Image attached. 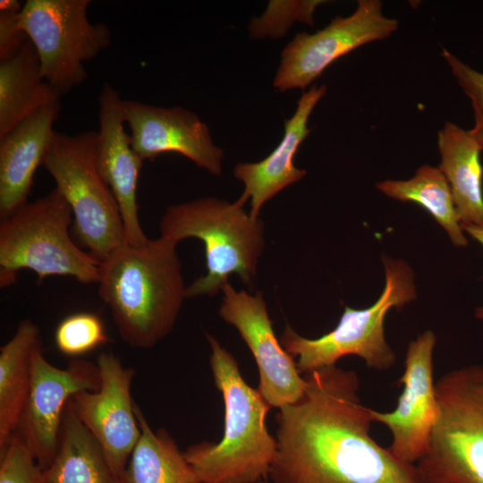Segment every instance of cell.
Listing matches in <instances>:
<instances>
[{
    "label": "cell",
    "instance_id": "cell-22",
    "mask_svg": "<svg viewBox=\"0 0 483 483\" xmlns=\"http://www.w3.org/2000/svg\"><path fill=\"white\" fill-rule=\"evenodd\" d=\"M40 342L38 326L23 319L0 348V450L18 426L30 391L33 352Z\"/></svg>",
    "mask_w": 483,
    "mask_h": 483
},
{
    "label": "cell",
    "instance_id": "cell-21",
    "mask_svg": "<svg viewBox=\"0 0 483 483\" xmlns=\"http://www.w3.org/2000/svg\"><path fill=\"white\" fill-rule=\"evenodd\" d=\"M62 96L43 79L38 54L28 39L13 57L0 60V137Z\"/></svg>",
    "mask_w": 483,
    "mask_h": 483
},
{
    "label": "cell",
    "instance_id": "cell-10",
    "mask_svg": "<svg viewBox=\"0 0 483 483\" xmlns=\"http://www.w3.org/2000/svg\"><path fill=\"white\" fill-rule=\"evenodd\" d=\"M399 27L382 13L379 0H359L349 16L335 17L312 34L297 33L285 46L273 86L280 92L304 89L335 61L373 41L390 37Z\"/></svg>",
    "mask_w": 483,
    "mask_h": 483
},
{
    "label": "cell",
    "instance_id": "cell-25",
    "mask_svg": "<svg viewBox=\"0 0 483 483\" xmlns=\"http://www.w3.org/2000/svg\"><path fill=\"white\" fill-rule=\"evenodd\" d=\"M108 341L102 319L91 312L69 315L58 324L55 331L57 349L71 357L86 354Z\"/></svg>",
    "mask_w": 483,
    "mask_h": 483
},
{
    "label": "cell",
    "instance_id": "cell-4",
    "mask_svg": "<svg viewBox=\"0 0 483 483\" xmlns=\"http://www.w3.org/2000/svg\"><path fill=\"white\" fill-rule=\"evenodd\" d=\"M242 195L233 203L215 197L168 206L159 223L160 237L178 244L194 237L205 245L207 274L186 288V298L213 296L236 274L249 285L263 251L264 225L252 217Z\"/></svg>",
    "mask_w": 483,
    "mask_h": 483
},
{
    "label": "cell",
    "instance_id": "cell-19",
    "mask_svg": "<svg viewBox=\"0 0 483 483\" xmlns=\"http://www.w3.org/2000/svg\"><path fill=\"white\" fill-rule=\"evenodd\" d=\"M437 145L438 169L450 186L462 227L483 225V166L479 143L470 131L446 122L437 133Z\"/></svg>",
    "mask_w": 483,
    "mask_h": 483
},
{
    "label": "cell",
    "instance_id": "cell-7",
    "mask_svg": "<svg viewBox=\"0 0 483 483\" xmlns=\"http://www.w3.org/2000/svg\"><path fill=\"white\" fill-rule=\"evenodd\" d=\"M438 418L415 463L420 483H483V364L451 369L436 382Z\"/></svg>",
    "mask_w": 483,
    "mask_h": 483
},
{
    "label": "cell",
    "instance_id": "cell-9",
    "mask_svg": "<svg viewBox=\"0 0 483 483\" xmlns=\"http://www.w3.org/2000/svg\"><path fill=\"white\" fill-rule=\"evenodd\" d=\"M90 0H27L19 14V27L38 56L43 79L62 95L88 78L84 63L107 48L112 32L103 22L87 16Z\"/></svg>",
    "mask_w": 483,
    "mask_h": 483
},
{
    "label": "cell",
    "instance_id": "cell-24",
    "mask_svg": "<svg viewBox=\"0 0 483 483\" xmlns=\"http://www.w3.org/2000/svg\"><path fill=\"white\" fill-rule=\"evenodd\" d=\"M377 188L394 199L418 204L446 232L454 246H467L450 186L438 167L425 165L408 180H386L377 182Z\"/></svg>",
    "mask_w": 483,
    "mask_h": 483
},
{
    "label": "cell",
    "instance_id": "cell-13",
    "mask_svg": "<svg viewBox=\"0 0 483 483\" xmlns=\"http://www.w3.org/2000/svg\"><path fill=\"white\" fill-rule=\"evenodd\" d=\"M101 385L71 398L74 411L103 448L115 472L123 480L130 456L140 436L131 386L135 370L119 357L101 352L97 360Z\"/></svg>",
    "mask_w": 483,
    "mask_h": 483
},
{
    "label": "cell",
    "instance_id": "cell-3",
    "mask_svg": "<svg viewBox=\"0 0 483 483\" xmlns=\"http://www.w3.org/2000/svg\"><path fill=\"white\" fill-rule=\"evenodd\" d=\"M209 364L224 402V433L217 443L203 441L183 455L201 483H255L267 479L277 443L266 426L271 405L243 379L233 355L211 335Z\"/></svg>",
    "mask_w": 483,
    "mask_h": 483
},
{
    "label": "cell",
    "instance_id": "cell-16",
    "mask_svg": "<svg viewBox=\"0 0 483 483\" xmlns=\"http://www.w3.org/2000/svg\"><path fill=\"white\" fill-rule=\"evenodd\" d=\"M97 102V168L117 202L126 243L142 246L149 240L141 228L137 202V186L143 160L132 148L129 134L124 131L123 99L118 90L105 83Z\"/></svg>",
    "mask_w": 483,
    "mask_h": 483
},
{
    "label": "cell",
    "instance_id": "cell-17",
    "mask_svg": "<svg viewBox=\"0 0 483 483\" xmlns=\"http://www.w3.org/2000/svg\"><path fill=\"white\" fill-rule=\"evenodd\" d=\"M326 92L325 85H314L304 91L292 116L284 119V136L275 149L258 162L235 165L233 175L244 183L242 196L250 200L252 217H258L267 200L305 176L306 171L296 167L293 159L301 143L311 131L308 128L309 115Z\"/></svg>",
    "mask_w": 483,
    "mask_h": 483
},
{
    "label": "cell",
    "instance_id": "cell-2",
    "mask_svg": "<svg viewBox=\"0 0 483 483\" xmlns=\"http://www.w3.org/2000/svg\"><path fill=\"white\" fill-rule=\"evenodd\" d=\"M176 245L162 237L124 244L100 262L98 294L122 339L148 349L173 330L186 299Z\"/></svg>",
    "mask_w": 483,
    "mask_h": 483
},
{
    "label": "cell",
    "instance_id": "cell-14",
    "mask_svg": "<svg viewBox=\"0 0 483 483\" xmlns=\"http://www.w3.org/2000/svg\"><path fill=\"white\" fill-rule=\"evenodd\" d=\"M222 291L219 315L237 329L250 350L258 369V392L277 409L296 402L306 390L307 380L277 340L263 293L237 292L229 282Z\"/></svg>",
    "mask_w": 483,
    "mask_h": 483
},
{
    "label": "cell",
    "instance_id": "cell-31",
    "mask_svg": "<svg viewBox=\"0 0 483 483\" xmlns=\"http://www.w3.org/2000/svg\"><path fill=\"white\" fill-rule=\"evenodd\" d=\"M255 483H271V482L267 481V479H263V480H259V481L255 482Z\"/></svg>",
    "mask_w": 483,
    "mask_h": 483
},
{
    "label": "cell",
    "instance_id": "cell-6",
    "mask_svg": "<svg viewBox=\"0 0 483 483\" xmlns=\"http://www.w3.org/2000/svg\"><path fill=\"white\" fill-rule=\"evenodd\" d=\"M383 264L385 287L369 308L344 306L337 326L318 338L304 337L290 325L285 326L280 343L297 359L301 374L335 366L348 355L360 357L367 367L377 371L388 370L395 364V353L385 337V319L391 309H401L417 295L413 271L406 262L384 256Z\"/></svg>",
    "mask_w": 483,
    "mask_h": 483
},
{
    "label": "cell",
    "instance_id": "cell-30",
    "mask_svg": "<svg viewBox=\"0 0 483 483\" xmlns=\"http://www.w3.org/2000/svg\"><path fill=\"white\" fill-rule=\"evenodd\" d=\"M463 231L470 235L475 241H477L483 249V225L463 226ZM475 317L483 322V307H479L475 311Z\"/></svg>",
    "mask_w": 483,
    "mask_h": 483
},
{
    "label": "cell",
    "instance_id": "cell-5",
    "mask_svg": "<svg viewBox=\"0 0 483 483\" xmlns=\"http://www.w3.org/2000/svg\"><path fill=\"white\" fill-rule=\"evenodd\" d=\"M72 209L55 187L1 218V287L13 284L21 269L35 272L38 281L61 275L97 284L100 262L72 241Z\"/></svg>",
    "mask_w": 483,
    "mask_h": 483
},
{
    "label": "cell",
    "instance_id": "cell-8",
    "mask_svg": "<svg viewBox=\"0 0 483 483\" xmlns=\"http://www.w3.org/2000/svg\"><path fill=\"white\" fill-rule=\"evenodd\" d=\"M97 131H55L43 165L70 206L73 231L99 262L126 244L117 202L96 165Z\"/></svg>",
    "mask_w": 483,
    "mask_h": 483
},
{
    "label": "cell",
    "instance_id": "cell-23",
    "mask_svg": "<svg viewBox=\"0 0 483 483\" xmlns=\"http://www.w3.org/2000/svg\"><path fill=\"white\" fill-rule=\"evenodd\" d=\"M135 414L140 436L130 456L124 483H201L165 428L154 432L140 407Z\"/></svg>",
    "mask_w": 483,
    "mask_h": 483
},
{
    "label": "cell",
    "instance_id": "cell-15",
    "mask_svg": "<svg viewBox=\"0 0 483 483\" xmlns=\"http://www.w3.org/2000/svg\"><path fill=\"white\" fill-rule=\"evenodd\" d=\"M123 108L131 145L143 161L174 152L216 176L222 174L224 150L213 143L208 125L195 113L132 99H123Z\"/></svg>",
    "mask_w": 483,
    "mask_h": 483
},
{
    "label": "cell",
    "instance_id": "cell-12",
    "mask_svg": "<svg viewBox=\"0 0 483 483\" xmlns=\"http://www.w3.org/2000/svg\"><path fill=\"white\" fill-rule=\"evenodd\" d=\"M436 336L431 330L409 343L404 370L398 379L402 390L392 411L370 408L373 422L385 425L392 435L390 451L399 460L415 464L426 453L438 418L433 353Z\"/></svg>",
    "mask_w": 483,
    "mask_h": 483
},
{
    "label": "cell",
    "instance_id": "cell-18",
    "mask_svg": "<svg viewBox=\"0 0 483 483\" xmlns=\"http://www.w3.org/2000/svg\"><path fill=\"white\" fill-rule=\"evenodd\" d=\"M60 111V101L44 106L0 137L1 218L28 202L35 172L44 163Z\"/></svg>",
    "mask_w": 483,
    "mask_h": 483
},
{
    "label": "cell",
    "instance_id": "cell-28",
    "mask_svg": "<svg viewBox=\"0 0 483 483\" xmlns=\"http://www.w3.org/2000/svg\"><path fill=\"white\" fill-rule=\"evenodd\" d=\"M442 56L458 85L470 100L475 123L470 131L483 152V72L463 63L445 48L442 50Z\"/></svg>",
    "mask_w": 483,
    "mask_h": 483
},
{
    "label": "cell",
    "instance_id": "cell-1",
    "mask_svg": "<svg viewBox=\"0 0 483 483\" xmlns=\"http://www.w3.org/2000/svg\"><path fill=\"white\" fill-rule=\"evenodd\" d=\"M305 378L303 395L275 415L271 483H420L415 464L371 436L356 371L335 365Z\"/></svg>",
    "mask_w": 483,
    "mask_h": 483
},
{
    "label": "cell",
    "instance_id": "cell-26",
    "mask_svg": "<svg viewBox=\"0 0 483 483\" xmlns=\"http://www.w3.org/2000/svg\"><path fill=\"white\" fill-rule=\"evenodd\" d=\"M323 3L326 1H270L264 14L251 20L249 27L250 37L283 36L296 21L313 26L315 9Z\"/></svg>",
    "mask_w": 483,
    "mask_h": 483
},
{
    "label": "cell",
    "instance_id": "cell-20",
    "mask_svg": "<svg viewBox=\"0 0 483 483\" xmlns=\"http://www.w3.org/2000/svg\"><path fill=\"white\" fill-rule=\"evenodd\" d=\"M43 483H124L76 415L71 399L64 411L56 453L43 471Z\"/></svg>",
    "mask_w": 483,
    "mask_h": 483
},
{
    "label": "cell",
    "instance_id": "cell-29",
    "mask_svg": "<svg viewBox=\"0 0 483 483\" xmlns=\"http://www.w3.org/2000/svg\"><path fill=\"white\" fill-rule=\"evenodd\" d=\"M21 9L17 0L0 1V60L13 57L29 39L19 27Z\"/></svg>",
    "mask_w": 483,
    "mask_h": 483
},
{
    "label": "cell",
    "instance_id": "cell-11",
    "mask_svg": "<svg viewBox=\"0 0 483 483\" xmlns=\"http://www.w3.org/2000/svg\"><path fill=\"white\" fill-rule=\"evenodd\" d=\"M101 378L97 364L73 360L65 369L52 365L36 346L31 362L29 394L16 430L38 465L46 470L56 453L66 404L78 392L96 391Z\"/></svg>",
    "mask_w": 483,
    "mask_h": 483
},
{
    "label": "cell",
    "instance_id": "cell-27",
    "mask_svg": "<svg viewBox=\"0 0 483 483\" xmlns=\"http://www.w3.org/2000/svg\"><path fill=\"white\" fill-rule=\"evenodd\" d=\"M43 470L14 431L0 450V483H43Z\"/></svg>",
    "mask_w": 483,
    "mask_h": 483
}]
</instances>
